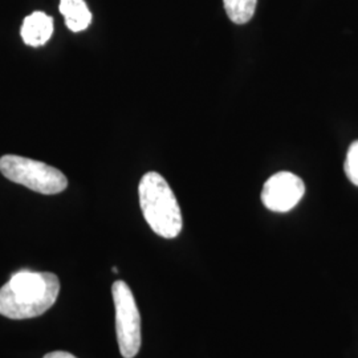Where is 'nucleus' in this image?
I'll return each instance as SVG.
<instances>
[{
	"mask_svg": "<svg viewBox=\"0 0 358 358\" xmlns=\"http://www.w3.org/2000/svg\"><path fill=\"white\" fill-rule=\"evenodd\" d=\"M59 292L55 273L22 269L0 289V315L11 320L38 317L56 303Z\"/></svg>",
	"mask_w": 358,
	"mask_h": 358,
	"instance_id": "1",
	"label": "nucleus"
},
{
	"mask_svg": "<svg viewBox=\"0 0 358 358\" xmlns=\"http://www.w3.org/2000/svg\"><path fill=\"white\" fill-rule=\"evenodd\" d=\"M142 214L150 229L165 239L177 238L183 219L176 194L161 174L150 171L142 177L138 186Z\"/></svg>",
	"mask_w": 358,
	"mask_h": 358,
	"instance_id": "2",
	"label": "nucleus"
},
{
	"mask_svg": "<svg viewBox=\"0 0 358 358\" xmlns=\"http://www.w3.org/2000/svg\"><path fill=\"white\" fill-rule=\"evenodd\" d=\"M0 171L11 182L44 195L63 192L68 186V179L59 169L13 154L0 158Z\"/></svg>",
	"mask_w": 358,
	"mask_h": 358,
	"instance_id": "3",
	"label": "nucleus"
},
{
	"mask_svg": "<svg viewBox=\"0 0 358 358\" xmlns=\"http://www.w3.org/2000/svg\"><path fill=\"white\" fill-rule=\"evenodd\" d=\"M112 294L115 309V333L124 358H134L141 349V316L134 294L122 280L113 282Z\"/></svg>",
	"mask_w": 358,
	"mask_h": 358,
	"instance_id": "4",
	"label": "nucleus"
},
{
	"mask_svg": "<svg viewBox=\"0 0 358 358\" xmlns=\"http://www.w3.org/2000/svg\"><path fill=\"white\" fill-rule=\"evenodd\" d=\"M306 185L303 179L292 173L280 171L264 183L262 202L273 213H288L303 199Z\"/></svg>",
	"mask_w": 358,
	"mask_h": 358,
	"instance_id": "5",
	"label": "nucleus"
},
{
	"mask_svg": "<svg viewBox=\"0 0 358 358\" xmlns=\"http://www.w3.org/2000/svg\"><path fill=\"white\" fill-rule=\"evenodd\" d=\"M20 34L27 45L41 47L53 34V19L41 11L31 13L24 19Z\"/></svg>",
	"mask_w": 358,
	"mask_h": 358,
	"instance_id": "6",
	"label": "nucleus"
},
{
	"mask_svg": "<svg viewBox=\"0 0 358 358\" xmlns=\"http://www.w3.org/2000/svg\"><path fill=\"white\" fill-rule=\"evenodd\" d=\"M59 10L72 32H81L92 23V13L84 0H60Z\"/></svg>",
	"mask_w": 358,
	"mask_h": 358,
	"instance_id": "7",
	"label": "nucleus"
},
{
	"mask_svg": "<svg viewBox=\"0 0 358 358\" xmlns=\"http://www.w3.org/2000/svg\"><path fill=\"white\" fill-rule=\"evenodd\" d=\"M223 3L231 22L242 26L252 19L257 0H223Z\"/></svg>",
	"mask_w": 358,
	"mask_h": 358,
	"instance_id": "8",
	"label": "nucleus"
},
{
	"mask_svg": "<svg viewBox=\"0 0 358 358\" xmlns=\"http://www.w3.org/2000/svg\"><path fill=\"white\" fill-rule=\"evenodd\" d=\"M344 170L348 179L358 186V141L353 142L348 149Z\"/></svg>",
	"mask_w": 358,
	"mask_h": 358,
	"instance_id": "9",
	"label": "nucleus"
},
{
	"mask_svg": "<svg viewBox=\"0 0 358 358\" xmlns=\"http://www.w3.org/2000/svg\"><path fill=\"white\" fill-rule=\"evenodd\" d=\"M44 358H77L73 356V355H71V353H68V352H62V350H57V352H52V353H48V355H45Z\"/></svg>",
	"mask_w": 358,
	"mask_h": 358,
	"instance_id": "10",
	"label": "nucleus"
},
{
	"mask_svg": "<svg viewBox=\"0 0 358 358\" xmlns=\"http://www.w3.org/2000/svg\"><path fill=\"white\" fill-rule=\"evenodd\" d=\"M112 271H113L115 273H117V272H118V268H117V267H113V268H112Z\"/></svg>",
	"mask_w": 358,
	"mask_h": 358,
	"instance_id": "11",
	"label": "nucleus"
}]
</instances>
